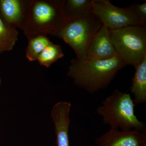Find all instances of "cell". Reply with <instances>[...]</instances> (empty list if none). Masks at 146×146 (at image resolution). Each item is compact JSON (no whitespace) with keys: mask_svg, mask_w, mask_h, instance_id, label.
Returning <instances> with one entry per match:
<instances>
[{"mask_svg":"<svg viewBox=\"0 0 146 146\" xmlns=\"http://www.w3.org/2000/svg\"><path fill=\"white\" fill-rule=\"evenodd\" d=\"M126 66L118 56L102 60L70 61L68 75L77 86L89 94L106 89L118 72Z\"/></svg>","mask_w":146,"mask_h":146,"instance_id":"obj_1","label":"cell"},{"mask_svg":"<svg viewBox=\"0 0 146 146\" xmlns=\"http://www.w3.org/2000/svg\"><path fill=\"white\" fill-rule=\"evenodd\" d=\"M68 18L62 1L30 0L22 30L27 39L40 34L54 36Z\"/></svg>","mask_w":146,"mask_h":146,"instance_id":"obj_2","label":"cell"},{"mask_svg":"<svg viewBox=\"0 0 146 146\" xmlns=\"http://www.w3.org/2000/svg\"><path fill=\"white\" fill-rule=\"evenodd\" d=\"M133 103L130 94L115 89L97 109L103 121L110 128L127 131L136 129L146 131L145 123L135 115Z\"/></svg>","mask_w":146,"mask_h":146,"instance_id":"obj_3","label":"cell"},{"mask_svg":"<svg viewBox=\"0 0 146 146\" xmlns=\"http://www.w3.org/2000/svg\"><path fill=\"white\" fill-rule=\"evenodd\" d=\"M102 26V23L93 12L68 19L54 36L63 39L73 49L76 58L86 60L87 50L91 40Z\"/></svg>","mask_w":146,"mask_h":146,"instance_id":"obj_4","label":"cell"},{"mask_svg":"<svg viewBox=\"0 0 146 146\" xmlns=\"http://www.w3.org/2000/svg\"><path fill=\"white\" fill-rule=\"evenodd\" d=\"M109 35L117 55L126 65L136 68L146 56V26L109 30Z\"/></svg>","mask_w":146,"mask_h":146,"instance_id":"obj_5","label":"cell"},{"mask_svg":"<svg viewBox=\"0 0 146 146\" xmlns=\"http://www.w3.org/2000/svg\"><path fill=\"white\" fill-rule=\"evenodd\" d=\"M92 11L109 30L130 26H146V22L138 18L130 7L121 8L108 0H93Z\"/></svg>","mask_w":146,"mask_h":146,"instance_id":"obj_6","label":"cell"},{"mask_svg":"<svg viewBox=\"0 0 146 146\" xmlns=\"http://www.w3.org/2000/svg\"><path fill=\"white\" fill-rule=\"evenodd\" d=\"M95 142L97 146H146V131L110 128Z\"/></svg>","mask_w":146,"mask_h":146,"instance_id":"obj_7","label":"cell"},{"mask_svg":"<svg viewBox=\"0 0 146 146\" xmlns=\"http://www.w3.org/2000/svg\"><path fill=\"white\" fill-rule=\"evenodd\" d=\"M30 2V0H1L0 17L9 26L22 30Z\"/></svg>","mask_w":146,"mask_h":146,"instance_id":"obj_8","label":"cell"},{"mask_svg":"<svg viewBox=\"0 0 146 146\" xmlns=\"http://www.w3.org/2000/svg\"><path fill=\"white\" fill-rule=\"evenodd\" d=\"M118 56L109 35V30L102 25L91 40L86 60H102Z\"/></svg>","mask_w":146,"mask_h":146,"instance_id":"obj_9","label":"cell"},{"mask_svg":"<svg viewBox=\"0 0 146 146\" xmlns=\"http://www.w3.org/2000/svg\"><path fill=\"white\" fill-rule=\"evenodd\" d=\"M134 68L135 72L131 80L130 91L136 105L146 102V56Z\"/></svg>","mask_w":146,"mask_h":146,"instance_id":"obj_10","label":"cell"},{"mask_svg":"<svg viewBox=\"0 0 146 146\" xmlns=\"http://www.w3.org/2000/svg\"><path fill=\"white\" fill-rule=\"evenodd\" d=\"M17 29L7 25L0 17V54L12 50L18 41Z\"/></svg>","mask_w":146,"mask_h":146,"instance_id":"obj_11","label":"cell"},{"mask_svg":"<svg viewBox=\"0 0 146 146\" xmlns=\"http://www.w3.org/2000/svg\"><path fill=\"white\" fill-rule=\"evenodd\" d=\"M28 39L26 57L30 62L37 60L43 50L51 42L46 35H37Z\"/></svg>","mask_w":146,"mask_h":146,"instance_id":"obj_12","label":"cell"},{"mask_svg":"<svg viewBox=\"0 0 146 146\" xmlns=\"http://www.w3.org/2000/svg\"><path fill=\"white\" fill-rule=\"evenodd\" d=\"M62 2L63 10L68 17L92 12L93 0H63Z\"/></svg>","mask_w":146,"mask_h":146,"instance_id":"obj_13","label":"cell"},{"mask_svg":"<svg viewBox=\"0 0 146 146\" xmlns=\"http://www.w3.org/2000/svg\"><path fill=\"white\" fill-rule=\"evenodd\" d=\"M63 56L61 46L51 42L43 50L36 60L40 65L48 68Z\"/></svg>","mask_w":146,"mask_h":146,"instance_id":"obj_14","label":"cell"},{"mask_svg":"<svg viewBox=\"0 0 146 146\" xmlns=\"http://www.w3.org/2000/svg\"><path fill=\"white\" fill-rule=\"evenodd\" d=\"M129 7L138 18L146 22V2L142 4H134Z\"/></svg>","mask_w":146,"mask_h":146,"instance_id":"obj_15","label":"cell"},{"mask_svg":"<svg viewBox=\"0 0 146 146\" xmlns=\"http://www.w3.org/2000/svg\"><path fill=\"white\" fill-rule=\"evenodd\" d=\"M2 80L1 78V76H0V86L1 85V84Z\"/></svg>","mask_w":146,"mask_h":146,"instance_id":"obj_16","label":"cell"}]
</instances>
